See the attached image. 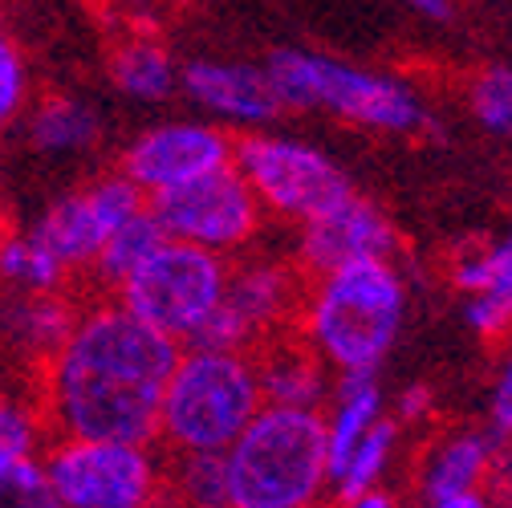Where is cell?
<instances>
[{"instance_id":"cell-1","label":"cell","mask_w":512,"mask_h":508,"mask_svg":"<svg viewBox=\"0 0 512 508\" xmlns=\"http://www.w3.org/2000/svg\"><path fill=\"white\" fill-rule=\"evenodd\" d=\"M179 354L183 346L147 330L114 301L78 309L70 338L41 366L37 415L45 435L151 448Z\"/></svg>"},{"instance_id":"cell-2","label":"cell","mask_w":512,"mask_h":508,"mask_svg":"<svg viewBox=\"0 0 512 508\" xmlns=\"http://www.w3.org/2000/svg\"><path fill=\"white\" fill-rule=\"evenodd\" d=\"M407 285L395 261H366L317 277L301 297V342L338 378L374 374L399 342Z\"/></svg>"},{"instance_id":"cell-3","label":"cell","mask_w":512,"mask_h":508,"mask_svg":"<svg viewBox=\"0 0 512 508\" xmlns=\"http://www.w3.org/2000/svg\"><path fill=\"white\" fill-rule=\"evenodd\" d=\"M228 508H313L330 488L322 415L261 407L224 452Z\"/></svg>"},{"instance_id":"cell-4","label":"cell","mask_w":512,"mask_h":508,"mask_svg":"<svg viewBox=\"0 0 512 508\" xmlns=\"http://www.w3.org/2000/svg\"><path fill=\"white\" fill-rule=\"evenodd\" d=\"M261 383L248 354L183 350L159 407V439L171 456H224L261 415Z\"/></svg>"},{"instance_id":"cell-5","label":"cell","mask_w":512,"mask_h":508,"mask_svg":"<svg viewBox=\"0 0 512 508\" xmlns=\"http://www.w3.org/2000/svg\"><path fill=\"white\" fill-rule=\"evenodd\" d=\"M265 78L281 110H330L382 135H415L427 126V110L411 94V86L387 74L342 66V61L313 49H277L265 66Z\"/></svg>"},{"instance_id":"cell-6","label":"cell","mask_w":512,"mask_h":508,"mask_svg":"<svg viewBox=\"0 0 512 508\" xmlns=\"http://www.w3.org/2000/svg\"><path fill=\"white\" fill-rule=\"evenodd\" d=\"M228 289V261L191 244L163 240L151 257L114 289V305L147 330L183 346L200 334Z\"/></svg>"},{"instance_id":"cell-7","label":"cell","mask_w":512,"mask_h":508,"mask_svg":"<svg viewBox=\"0 0 512 508\" xmlns=\"http://www.w3.org/2000/svg\"><path fill=\"white\" fill-rule=\"evenodd\" d=\"M41 472L61 508H167L163 464L135 443L53 439Z\"/></svg>"},{"instance_id":"cell-8","label":"cell","mask_w":512,"mask_h":508,"mask_svg":"<svg viewBox=\"0 0 512 508\" xmlns=\"http://www.w3.org/2000/svg\"><path fill=\"white\" fill-rule=\"evenodd\" d=\"M232 167L248 183L261 212H277L289 220H313L354 196L346 171L301 139L285 135H244L232 143Z\"/></svg>"},{"instance_id":"cell-9","label":"cell","mask_w":512,"mask_h":508,"mask_svg":"<svg viewBox=\"0 0 512 508\" xmlns=\"http://www.w3.org/2000/svg\"><path fill=\"white\" fill-rule=\"evenodd\" d=\"M151 216L167 240L212 252L220 261L228 252L244 248L265 220L261 204H256L236 167L204 175L163 200H151Z\"/></svg>"},{"instance_id":"cell-10","label":"cell","mask_w":512,"mask_h":508,"mask_svg":"<svg viewBox=\"0 0 512 508\" xmlns=\"http://www.w3.org/2000/svg\"><path fill=\"white\" fill-rule=\"evenodd\" d=\"M151 204L143 200L139 187L126 179L122 171L98 175L94 183L78 187V192L61 196L45 208V216L37 220L33 236L53 252V257L66 265V273H82L94 269L102 244L122 228L131 224L139 212H147Z\"/></svg>"},{"instance_id":"cell-11","label":"cell","mask_w":512,"mask_h":508,"mask_svg":"<svg viewBox=\"0 0 512 508\" xmlns=\"http://www.w3.org/2000/svg\"><path fill=\"white\" fill-rule=\"evenodd\" d=\"M232 167V139L220 126L208 122H159L143 131L131 147L122 151V175L131 179L143 200H163L179 187L196 183L204 175H216Z\"/></svg>"},{"instance_id":"cell-12","label":"cell","mask_w":512,"mask_h":508,"mask_svg":"<svg viewBox=\"0 0 512 508\" xmlns=\"http://www.w3.org/2000/svg\"><path fill=\"white\" fill-rule=\"evenodd\" d=\"M395 248L399 236L395 224L382 216V208H374L362 196H346L330 212L301 224L297 261L309 277H326L366 261H395Z\"/></svg>"},{"instance_id":"cell-13","label":"cell","mask_w":512,"mask_h":508,"mask_svg":"<svg viewBox=\"0 0 512 508\" xmlns=\"http://www.w3.org/2000/svg\"><path fill=\"white\" fill-rule=\"evenodd\" d=\"M179 90L200 110L240 126H261L281 114V102L265 70L240 66V61H208V57L187 61L179 70Z\"/></svg>"},{"instance_id":"cell-14","label":"cell","mask_w":512,"mask_h":508,"mask_svg":"<svg viewBox=\"0 0 512 508\" xmlns=\"http://www.w3.org/2000/svg\"><path fill=\"white\" fill-rule=\"evenodd\" d=\"M220 305L252 334L256 346H265L285 330V322H293V313H301V277L277 261H248L228 269Z\"/></svg>"},{"instance_id":"cell-15","label":"cell","mask_w":512,"mask_h":508,"mask_svg":"<svg viewBox=\"0 0 512 508\" xmlns=\"http://www.w3.org/2000/svg\"><path fill=\"white\" fill-rule=\"evenodd\" d=\"M456 289L468 293V322L480 338L500 342L512 334V224L496 244L464 252L452 269Z\"/></svg>"},{"instance_id":"cell-16","label":"cell","mask_w":512,"mask_h":508,"mask_svg":"<svg viewBox=\"0 0 512 508\" xmlns=\"http://www.w3.org/2000/svg\"><path fill=\"white\" fill-rule=\"evenodd\" d=\"M252 366H256V383H261L265 407L313 411L317 415V407L334 395L330 370L301 338H281V334L269 338L265 346H256Z\"/></svg>"},{"instance_id":"cell-17","label":"cell","mask_w":512,"mask_h":508,"mask_svg":"<svg viewBox=\"0 0 512 508\" xmlns=\"http://www.w3.org/2000/svg\"><path fill=\"white\" fill-rule=\"evenodd\" d=\"M492 448H496V435L492 431H452L443 435L435 448L423 460L419 484L427 504L435 500H456V496H472L484 488L488 464H492Z\"/></svg>"},{"instance_id":"cell-18","label":"cell","mask_w":512,"mask_h":508,"mask_svg":"<svg viewBox=\"0 0 512 508\" xmlns=\"http://www.w3.org/2000/svg\"><path fill=\"white\" fill-rule=\"evenodd\" d=\"M106 70H110L114 90L135 102H167L179 90L175 57L151 29H131L122 41H114Z\"/></svg>"},{"instance_id":"cell-19","label":"cell","mask_w":512,"mask_h":508,"mask_svg":"<svg viewBox=\"0 0 512 508\" xmlns=\"http://www.w3.org/2000/svg\"><path fill=\"white\" fill-rule=\"evenodd\" d=\"M78 322V305L57 293V297H9L0 305V334L21 354H33L41 366L61 350Z\"/></svg>"},{"instance_id":"cell-20","label":"cell","mask_w":512,"mask_h":508,"mask_svg":"<svg viewBox=\"0 0 512 508\" xmlns=\"http://www.w3.org/2000/svg\"><path fill=\"white\" fill-rule=\"evenodd\" d=\"M25 135L37 155H78L102 139V118L90 102L70 94H45L29 106Z\"/></svg>"},{"instance_id":"cell-21","label":"cell","mask_w":512,"mask_h":508,"mask_svg":"<svg viewBox=\"0 0 512 508\" xmlns=\"http://www.w3.org/2000/svg\"><path fill=\"white\" fill-rule=\"evenodd\" d=\"M382 419H387V415H382V387L374 383V374H350V378H338V387H334V407H330V415H322L330 476L346 464V456L358 448V443H362Z\"/></svg>"},{"instance_id":"cell-22","label":"cell","mask_w":512,"mask_h":508,"mask_svg":"<svg viewBox=\"0 0 512 508\" xmlns=\"http://www.w3.org/2000/svg\"><path fill=\"white\" fill-rule=\"evenodd\" d=\"M0 281L17 297H57L66 293L70 273L33 232H5V240H0Z\"/></svg>"},{"instance_id":"cell-23","label":"cell","mask_w":512,"mask_h":508,"mask_svg":"<svg viewBox=\"0 0 512 508\" xmlns=\"http://www.w3.org/2000/svg\"><path fill=\"white\" fill-rule=\"evenodd\" d=\"M395 443H399V427L395 419H382L358 448L346 456V464L330 476V488L338 492V504L354 500V496H366L374 488H382V476L391 468V456H395Z\"/></svg>"},{"instance_id":"cell-24","label":"cell","mask_w":512,"mask_h":508,"mask_svg":"<svg viewBox=\"0 0 512 508\" xmlns=\"http://www.w3.org/2000/svg\"><path fill=\"white\" fill-rule=\"evenodd\" d=\"M167 508H228L224 456H175L163 468Z\"/></svg>"},{"instance_id":"cell-25","label":"cell","mask_w":512,"mask_h":508,"mask_svg":"<svg viewBox=\"0 0 512 508\" xmlns=\"http://www.w3.org/2000/svg\"><path fill=\"white\" fill-rule=\"evenodd\" d=\"M167 236L159 232V224H155V216H151V208L147 212H139L131 224H122L106 244H102V252H98V261H94V277L102 281V285H110V289H118L126 277H131L151 252L163 244Z\"/></svg>"},{"instance_id":"cell-26","label":"cell","mask_w":512,"mask_h":508,"mask_svg":"<svg viewBox=\"0 0 512 508\" xmlns=\"http://www.w3.org/2000/svg\"><path fill=\"white\" fill-rule=\"evenodd\" d=\"M45 423L37 415V403H25L17 395H0V476L17 464L41 460Z\"/></svg>"},{"instance_id":"cell-27","label":"cell","mask_w":512,"mask_h":508,"mask_svg":"<svg viewBox=\"0 0 512 508\" xmlns=\"http://www.w3.org/2000/svg\"><path fill=\"white\" fill-rule=\"evenodd\" d=\"M468 110L488 135L512 139V66H488L468 82Z\"/></svg>"},{"instance_id":"cell-28","label":"cell","mask_w":512,"mask_h":508,"mask_svg":"<svg viewBox=\"0 0 512 508\" xmlns=\"http://www.w3.org/2000/svg\"><path fill=\"white\" fill-rule=\"evenodd\" d=\"M29 61L21 53V45L0 29V135L25 114L29 106Z\"/></svg>"},{"instance_id":"cell-29","label":"cell","mask_w":512,"mask_h":508,"mask_svg":"<svg viewBox=\"0 0 512 508\" xmlns=\"http://www.w3.org/2000/svg\"><path fill=\"white\" fill-rule=\"evenodd\" d=\"M0 508H61L41 472V460L17 464L13 472L0 476Z\"/></svg>"},{"instance_id":"cell-30","label":"cell","mask_w":512,"mask_h":508,"mask_svg":"<svg viewBox=\"0 0 512 508\" xmlns=\"http://www.w3.org/2000/svg\"><path fill=\"white\" fill-rule=\"evenodd\" d=\"M480 496L492 508H512V439H496L492 464H488V476H484Z\"/></svg>"},{"instance_id":"cell-31","label":"cell","mask_w":512,"mask_h":508,"mask_svg":"<svg viewBox=\"0 0 512 508\" xmlns=\"http://www.w3.org/2000/svg\"><path fill=\"white\" fill-rule=\"evenodd\" d=\"M492 435L512 439V350L500 362V374L492 383Z\"/></svg>"},{"instance_id":"cell-32","label":"cell","mask_w":512,"mask_h":508,"mask_svg":"<svg viewBox=\"0 0 512 508\" xmlns=\"http://www.w3.org/2000/svg\"><path fill=\"white\" fill-rule=\"evenodd\" d=\"M431 411V391L427 387H415L399 399V419H423Z\"/></svg>"},{"instance_id":"cell-33","label":"cell","mask_w":512,"mask_h":508,"mask_svg":"<svg viewBox=\"0 0 512 508\" xmlns=\"http://www.w3.org/2000/svg\"><path fill=\"white\" fill-rule=\"evenodd\" d=\"M342 508H399V504H395V496H391L387 488H374V492H366V496L346 500Z\"/></svg>"},{"instance_id":"cell-34","label":"cell","mask_w":512,"mask_h":508,"mask_svg":"<svg viewBox=\"0 0 512 508\" xmlns=\"http://www.w3.org/2000/svg\"><path fill=\"white\" fill-rule=\"evenodd\" d=\"M415 13L419 17H431V21H452L456 17V5H447V0H415Z\"/></svg>"},{"instance_id":"cell-35","label":"cell","mask_w":512,"mask_h":508,"mask_svg":"<svg viewBox=\"0 0 512 508\" xmlns=\"http://www.w3.org/2000/svg\"><path fill=\"white\" fill-rule=\"evenodd\" d=\"M427 508H492L480 492H472V496H456V500H435V504H427Z\"/></svg>"},{"instance_id":"cell-36","label":"cell","mask_w":512,"mask_h":508,"mask_svg":"<svg viewBox=\"0 0 512 508\" xmlns=\"http://www.w3.org/2000/svg\"><path fill=\"white\" fill-rule=\"evenodd\" d=\"M0 240H5V216H0Z\"/></svg>"},{"instance_id":"cell-37","label":"cell","mask_w":512,"mask_h":508,"mask_svg":"<svg viewBox=\"0 0 512 508\" xmlns=\"http://www.w3.org/2000/svg\"><path fill=\"white\" fill-rule=\"evenodd\" d=\"M0 29H5V9H0Z\"/></svg>"}]
</instances>
